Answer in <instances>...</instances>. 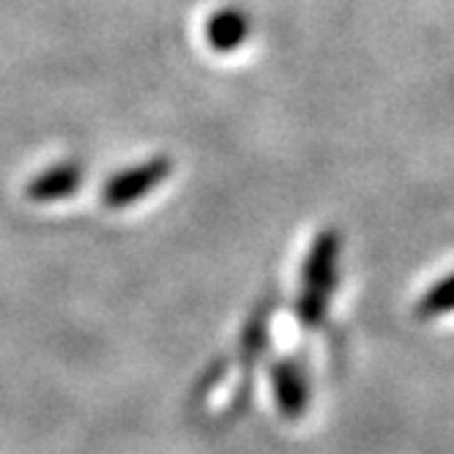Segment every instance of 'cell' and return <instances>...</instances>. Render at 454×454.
I'll use <instances>...</instances> for the list:
<instances>
[{"instance_id": "cell-1", "label": "cell", "mask_w": 454, "mask_h": 454, "mask_svg": "<svg viewBox=\"0 0 454 454\" xmlns=\"http://www.w3.org/2000/svg\"><path fill=\"white\" fill-rule=\"evenodd\" d=\"M340 254H342V236L337 231H323L317 233V239L312 241L304 257L296 315L307 329H317L329 312V299L340 277Z\"/></svg>"}, {"instance_id": "cell-3", "label": "cell", "mask_w": 454, "mask_h": 454, "mask_svg": "<svg viewBox=\"0 0 454 454\" xmlns=\"http://www.w3.org/2000/svg\"><path fill=\"white\" fill-rule=\"evenodd\" d=\"M274 403L287 421H299L309 408V380L299 362L279 359L269 370Z\"/></svg>"}, {"instance_id": "cell-2", "label": "cell", "mask_w": 454, "mask_h": 454, "mask_svg": "<svg viewBox=\"0 0 454 454\" xmlns=\"http://www.w3.org/2000/svg\"><path fill=\"white\" fill-rule=\"evenodd\" d=\"M173 173V161L168 156H153L140 165H132L121 173H115L105 189H102V200L107 208H126L137 200H143L145 194H151L156 186H161Z\"/></svg>"}, {"instance_id": "cell-5", "label": "cell", "mask_w": 454, "mask_h": 454, "mask_svg": "<svg viewBox=\"0 0 454 454\" xmlns=\"http://www.w3.org/2000/svg\"><path fill=\"white\" fill-rule=\"evenodd\" d=\"M85 170L77 161H60L47 170H42L34 181H27L25 186V198L34 203H58V200H69L72 194L82 186Z\"/></svg>"}, {"instance_id": "cell-4", "label": "cell", "mask_w": 454, "mask_h": 454, "mask_svg": "<svg viewBox=\"0 0 454 454\" xmlns=\"http://www.w3.org/2000/svg\"><path fill=\"white\" fill-rule=\"evenodd\" d=\"M252 36V20L241 6H219L206 20V42L214 52L231 55L239 52Z\"/></svg>"}, {"instance_id": "cell-6", "label": "cell", "mask_w": 454, "mask_h": 454, "mask_svg": "<svg viewBox=\"0 0 454 454\" xmlns=\"http://www.w3.org/2000/svg\"><path fill=\"white\" fill-rule=\"evenodd\" d=\"M419 315L421 317H435V315H449L454 312V271L441 277L425 296L419 299Z\"/></svg>"}]
</instances>
